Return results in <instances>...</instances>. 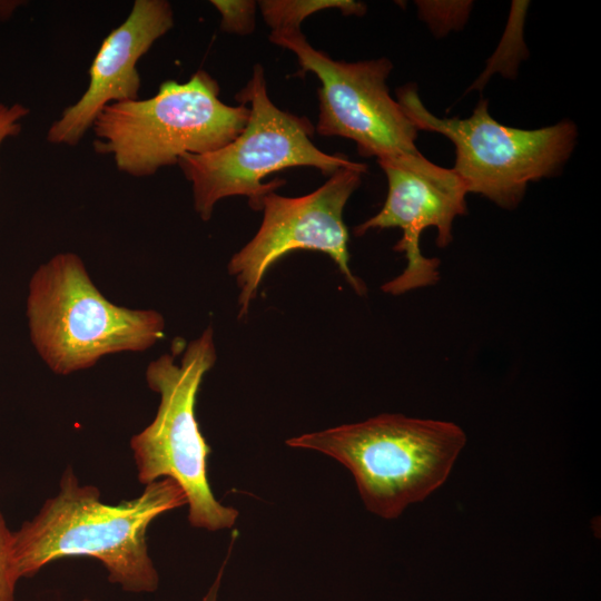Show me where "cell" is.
Wrapping results in <instances>:
<instances>
[{"label": "cell", "instance_id": "cell-4", "mask_svg": "<svg viewBox=\"0 0 601 601\" xmlns=\"http://www.w3.org/2000/svg\"><path fill=\"white\" fill-rule=\"evenodd\" d=\"M219 91L216 79L199 69L187 82H162L151 98L110 104L92 124L93 149L138 178L177 165L185 154L219 149L249 117L246 105H226Z\"/></svg>", "mask_w": 601, "mask_h": 601}, {"label": "cell", "instance_id": "cell-14", "mask_svg": "<svg viewBox=\"0 0 601 601\" xmlns=\"http://www.w3.org/2000/svg\"><path fill=\"white\" fill-rule=\"evenodd\" d=\"M19 579L13 533L9 531L0 513V601H14L16 583Z\"/></svg>", "mask_w": 601, "mask_h": 601}, {"label": "cell", "instance_id": "cell-16", "mask_svg": "<svg viewBox=\"0 0 601 601\" xmlns=\"http://www.w3.org/2000/svg\"><path fill=\"white\" fill-rule=\"evenodd\" d=\"M226 563H227V560H225L224 563L221 564V566H220L214 582L211 583V585L209 587L206 594L201 598L200 601H217L218 591L220 589V583H221V579H223L224 569H225Z\"/></svg>", "mask_w": 601, "mask_h": 601}, {"label": "cell", "instance_id": "cell-2", "mask_svg": "<svg viewBox=\"0 0 601 601\" xmlns=\"http://www.w3.org/2000/svg\"><path fill=\"white\" fill-rule=\"evenodd\" d=\"M465 443V433L452 422L402 414H381L286 441L348 469L365 508L383 519L400 516L437 490Z\"/></svg>", "mask_w": 601, "mask_h": 601}, {"label": "cell", "instance_id": "cell-10", "mask_svg": "<svg viewBox=\"0 0 601 601\" xmlns=\"http://www.w3.org/2000/svg\"><path fill=\"white\" fill-rule=\"evenodd\" d=\"M377 161L387 178V196L382 209L355 227L354 233L362 236L370 229H402L394 249L405 254L406 267L382 286L384 293L401 295L437 283L440 262L423 256L421 235L433 227L437 230V245L446 247L452 240L455 217L466 211L469 191L453 169L433 164L420 151Z\"/></svg>", "mask_w": 601, "mask_h": 601}, {"label": "cell", "instance_id": "cell-13", "mask_svg": "<svg viewBox=\"0 0 601 601\" xmlns=\"http://www.w3.org/2000/svg\"><path fill=\"white\" fill-rule=\"evenodd\" d=\"M220 13V28L225 32L248 35L255 29L256 2L253 0H213Z\"/></svg>", "mask_w": 601, "mask_h": 601}, {"label": "cell", "instance_id": "cell-15", "mask_svg": "<svg viewBox=\"0 0 601 601\" xmlns=\"http://www.w3.org/2000/svg\"><path fill=\"white\" fill-rule=\"evenodd\" d=\"M29 112L30 110L20 104L11 106L0 104V147L7 138L14 137L20 132V120Z\"/></svg>", "mask_w": 601, "mask_h": 601}, {"label": "cell", "instance_id": "cell-8", "mask_svg": "<svg viewBox=\"0 0 601 601\" xmlns=\"http://www.w3.org/2000/svg\"><path fill=\"white\" fill-rule=\"evenodd\" d=\"M269 40L296 55L297 75L311 71L319 79V135L351 139L362 156L377 159L418 151L417 128L390 96L386 79L393 65L387 58L334 60L313 48L302 31L270 35Z\"/></svg>", "mask_w": 601, "mask_h": 601}, {"label": "cell", "instance_id": "cell-11", "mask_svg": "<svg viewBox=\"0 0 601 601\" xmlns=\"http://www.w3.org/2000/svg\"><path fill=\"white\" fill-rule=\"evenodd\" d=\"M173 26L174 11L168 1L136 0L124 22L102 40L89 68L87 89L50 125L47 140L76 146L106 106L139 99L137 63Z\"/></svg>", "mask_w": 601, "mask_h": 601}, {"label": "cell", "instance_id": "cell-1", "mask_svg": "<svg viewBox=\"0 0 601 601\" xmlns=\"http://www.w3.org/2000/svg\"><path fill=\"white\" fill-rule=\"evenodd\" d=\"M187 505L180 486L164 477L142 493L116 505L100 500L93 485H81L67 467L59 492L13 533L20 578H31L46 564L66 556L100 561L110 582L128 592H154L159 575L148 553L147 530L161 514Z\"/></svg>", "mask_w": 601, "mask_h": 601}, {"label": "cell", "instance_id": "cell-17", "mask_svg": "<svg viewBox=\"0 0 601 601\" xmlns=\"http://www.w3.org/2000/svg\"><path fill=\"white\" fill-rule=\"evenodd\" d=\"M82 601H90V600H87V599H86V600H82Z\"/></svg>", "mask_w": 601, "mask_h": 601}, {"label": "cell", "instance_id": "cell-3", "mask_svg": "<svg viewBox=\"0 0 601 601\" xmlns=\"http://www.w3.org/2000/svg\"><path fill=\"white\" fill-rule=\"evenodd\" d=\"M27 317L38 355L57 375L87 370L110 354L144 352L165 336L155 309H132L107 299L82 259L59 253L29 282Z\"/></svg>", "mask_w": 601, "mask_h": 601}, {"label": "cell", "instance_id": "cell-6", "mask_svg": "<svg viewBox=\"0 0 601 601\" xmlns=\"http://www.w3.org/2000/svg\"><path fill=\"white\" fill-rule=\"evenodd\" d=\"M236 100L250 105L242 132L214 151L185 154L177 164L191 184L194 207L204 221L211 218L217 201L226 197H248L249 206L259 210L262 198L285 184L282 179H263L282 169L314 167L331 176L339 168L361 164L318 149L311 139L312 122L280 110L270 100L260 65L254 66L250 80Z\"/></svg>", "mask_w": 601, "mask_h": 601}, {"label": "cell", "instance_id": "cell-7", "mask_svg": "<svg viewBox=\"0 0 601 601\" xmlns=\"http://www.w3.org/2000/svg\"><path fill=\"white\" fill-rule=\"evenodd\" d=\"M397 99L417 130L441 134L453 142L452 169L467 191L504 208L518 205L530 181L558 173L575 142L571 121L540 129L511 128L491 117L486 100L477 104L471 117L459 119L434 116L412 85L400 88Z\"/></svg>", "mask_w": 601, "mask_h": 601}, {"label": "cell", "instance_id": "cell-9", "mask_svg": "<svg viewBox=\"0 0 601 601\" xmlns=\"http://www.w3.org/2000/svg\"><path fill=\"white\" fill-rule=\"evenodd\" d=\"M365 170V164L339 168L305 196L285 197L272 191L262 198L263 221L258 231L227 265L239 287L238 318L248 314L267 270L296 249L328 255L352 288L358 295L365 294V284L349 267L348 231L343 221L344 207Z\"/></svg>", "mask_w": 601, "mask_h": 601}, {"label": "cell", "instance_id": "cell-12", "mask_svg": "<svg viewBox=\"0 0 601 601\" xmlns=\"http://www.w3.org/2000/svg\"><path fill=\"white\" fill-rule=\"evenodd\" d=\"M259 8L265 22L270 27V35L300 32L303 20L318 11L339 9L344 14L362 16L365 6L352 0H263Z\"/></svg>", "mask_w": 601, "mask_h": 601}, {"label": "cell", "instance_id": "cell-5", "mask_svg": "<svg viewBox=\"0 0 601 601\" xmlns=\"http://www.w3.org/2000/svg\"><path fill=\"white\" fill-rule=\"evenodd\" d=\"M162 354L145 372L149 388L160 396L152 422L129 442L137 477L141 484L174 480L184 491L190 525L208 531L231 528L238 511L223 505L213 494L207 477L210 447L196 418L197 394L205 374L215 365L217 353L211 326L183 353Z\"/></svg>", "mask_w": 601, "mask_h": 601}]
</instances>
